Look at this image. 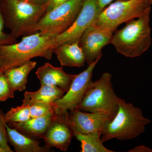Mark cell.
Segmentation results:
<instances>
[{
  "mask_svg": "<svg viewBox=\"0 0 152 152\" xmlns=\"http://www.w3.org/2000/svg\"><path fill=\"white\" fill-rule=\"evenodd\" d=\"M56 36L39 32L24 36L18 43L0 46V72L16 67L36 57L51 59L57 47Z\"/></svg>",
  "mask_w": 152,
  "mask_h": 152,
  "instance_id": "6da1fadb",
  "label": "cell"
},
{
  "mask_svg": "<svg viewBox=\"0 0 152 152\" xmlns=\"http://www.w3.org/2000/svg\"><path fill=\"white\" fill-rule=\"evenodd\" d=\"M118 112L101 132L102 142L113 139L120 141L130 140L138 137L145 130V127L151 123L144 116L140 108L126 102L118 97Z\"/></svg>",
  "mask_w": 152,
  "mask_h": 152,
  "instance_id": "7a4b0ae2",
  "label": "cell"
},
{
  "mask_svg": "<svg viewBox=\"0 0 152 152\" xmlns=\"http://www.w3.org/2000/svg\"><path fill=\"white\" fill-rule=\"evenodd\" d=\"M151 6L137 19L126 22V26L113 35L110 44L117 52L124 56H140L151 47L152 40L150 27Z\"/></svg>",
  "mask_w": 152,
  "mask_h": 152,
  "instance_id": "3957f363",
  "label": "cell"
},
{
  "mask_svg": "<svg viewBox=\"0 0 152 152\" xmlns=\"http://www.w3.org/2000/svg\"><path fill=\"white\" fill-rule=\"evenodd\" d=\"M47 1L36 4L21 0H7L2 13L5 25L15 39L37 33V24L46 12Z\"/></svg>",
  "mask_w": 152,
  "mask_h": 152,
  "instance_id": "277c9868",
  "label": "cell"
},
{
  "mask_svg": "<svg viewBox=\"0 0 152 152\" xmlns=\"http://www.w3.org/2000/svg\"><path fill=\"white\" fill-rule=\"evenodd\" d=\"M112 78L110 73L104 72L99 80L93 81L75 109L91 113L102 112L115 116L118 108V97L114 91Z\"/></svg>",
  "mask_w": 152,
  "mask_h": 152,
  "instance_id": "5b68a950",
  "label": "cell"
},
{
  "mask_svg": "<svg viewBox=\"0 0 152 152\" xmlns=\"http://www.w3.org/2000/svg\"><path fill=\"white\" fill-rule=\"evenodd\" d=\"M84 0H69L54 9L46 12L38 22L36 32L57 36L72 24L81 10Z\"/></svg>",
  "mask_w": 152,
  "mask_h": 152,
  "instance_id": "8992f818",
  "label": "cell"
},
{
  "mask_svg": "<svg viewBox=\"0 0 152 152\" xmlns=\"http://www.w3.org/2000/svg\"><path fill=\"white\" fill-rule=\"evenodd\" d=\"M148 7L142 0L117 1L102 11L95 23L115 31L123 23L140 16Z\"/></svg>",
  "mask_w": 152,
  "mask_h": 152,
  "instance_id": "52a82bcc",
  "label": "cell"
},
{
  "mask_svg": "<svg viewBox=\"0 0 152 152\" xmlns=\"http://www.w3.org/2000/svg\"><path fill=\"white\" fill-rule=\"evenodd\" d=\"M102 56L98 58L88 68L77 75L66 94L54 102L56 113H62L68 110L75 109L81 102L91 83L93 71Z\"/></svg>",
  "mask_w": 152,
  "mask_h": 152,
  "instance_id": "ba28073f",
  "label": "cell"
},
{
  "mask_svg": "<svg viewBox=\"0 0 152 152\" xmlns=\"http://www.w3.org/2000/svg\"><path fill=\"white\" fill-rule=\"evenodd\" d=\"M102 10L97 0H84L81 10L72 24L56 37L57 46L80 40L85 31L94 23Z\"/></svg>",
  "mask_w": 152,
  "mask_h": 152,
  "instance_id": "9c48e42d",
  "label": "cell"
},
{
  "mask_svg": "<svg viewBox=\"0 0 152 152\" xmlns=\"http://www.w3.org/2000/svg\"><path fill=\"white\" fill-rule=\"evenodd\" d=\"M114 31L95 23L85 31L79 40L88 65L102 56L103 48L110 44Z\"/></svg>",
  "mask_w": 152,
  "mask_h": 152,
  "instance_id": "30bf717a",
  "label": "cell"
},
{
  "mask_svg": "<svg viewBox=\"0 0 152 152\" xmlns=\"http://www.w3.org/2000/svg\"><path fill=\"white\" fill-rule=\"evenodd\" d=\"M74 136V129L67 110L62 113L56 114L43 139L48 148L53 147L66 151Z\"/></svg>",
  "mask_w": 152,
  "mask_h": 152,
  "instance_id": "8fae6325",
  "label": "cell"
},
{
  "mask_svg": "<svg viewBox=\"0 0 152 152\" xmlns=\"http://www.w3.org/2000/svg\"><path fill=\"white\" fill-rule=\"evenodd\" d=\"M69 116L74 130L83 134L102 132L113 117L102 112L85 113L77 109L69 110Z\"/></svg>",
  "mask_w": 152,
  "mask_h": 152,
  "instance_id": "7c38bea8",
  "label": "cell"
},
{
  "mask_svg": "<svg viewBox=\"0 0 152 152\" xmlns=\"http://www.w3.org/2000/svg\"><path fill=\"white\" fill-rule=\"evenodd\" d=\"M36 74L41 86L58 87L66 93L77 75L66 73L63 70L62 66L56 67L48 63L38 68Z\"/></svg>",
  "mask_w": 152,
  "mask_h": 152,
  "instance_id": "4fadbf2b",
  "label": "cell"
},
{
  "mask_svg": "<svg viewBox=\"0 0 152 152\" xmlns=\"http://www.w3.org/2000/svg\"><path fill=\"white\" fill-rule=\"evenodd\" d=\"M56 112L30 119L21 123H8L11 127L16 129L20 132L34 139H43L49 125L56 115Z\"/></svg>",
  "mask_w": 152,
  "mask_h": 152,
  "instance_id": "5bb4252c",
  "label": "cell"
},
{
  "mask_svg": "<svg viewBox=\"0 0 152 152\" xmlns=\"http://www.w3.org/2000/svg\"><path fill=\"white\" fill-rule=\"evenodd\" d=\"M53 53L62 66L82 67L86 62V56L79 41L59 45L55 48Z\"/></svg>",
  "mask_w": 152,
  "mask_h": 152,
  "instance_id": "9a60e30c",
  "label": "cell"
},
{
  "mask_svg": "<svg viewBox=\"0 0 152 152\" xmlns=\"http://www.w3.org/2000/svg\"><path fill=\"white\" fill-rule=\"evenodd\" d=\"M8 140L17 152H48L50 148L40 145V142L20 132L16 129L6 125Z\"/></svg>",
  "mask_w": 152,
  "mask_h": 152,
  "instance_id": "2e32d148",
  "label": "cell"
},
{
  "mask_svg": "<svg viewBox=\"0 0 152 152\" xmlns=\"http://www.w3.org/2000/svg\"><path fill=\"white\" fill-rule=\"evenodd\" d=\"M66 93L61 88L56 86H42L38 91L25 93L22 105L31 106L39 104L54 103Z\"/></svg>",
  "mask_w": 152,
  "mask_h": 152,
  "instance_id": "e0dca14e",
  "label": "cell"
},
{
  "mask_svg": "<svg viewBox=\"0 0 152 152\" xmlns=\"http://www.w3.org/2000/svg\"><path fill=\"white\" fill-rule=\"evenodd\" d=\"M37 64L35 61H30L21 65L8 69L4 72L14 91H23L26 90L28 76L35 67Z\"/></svg>",
  "mask_w": 152,
  "mask_h": 152,
  "instance_id": "ac0fdd59",
  "label": "cell"
},
{
  "mask_svg": "<svg viewBox=\"0 0 152 152\" xmlns=\"http://www.w3.org/2000/svg\"><path fill=\"white\" fill-rule=\"evenodd\" d=\"M75 137L81 143V152H114L107 148L101 140V132H95L87 134L74 131Z\"/></svg>",
  "mask_w": 152,
  "mask_h": 152,
  "instance_id": "d6986e66",
  "label": "cell"
},
{
  "mask_svg": "<svg viewBox=\"0 0 152 152\" xmlns=\"http://www.w3.org/2000/svg\"><path fill=\"white\" fill-rule=\"evenodd\" d=\"M29 106L22 105L12 108L4 114L7 124L9 123H21L31 118Z\"/></svg>",
  "mask_w": 152,
  "mask_h": 152,
  "instance_id": "ffe728a7",
  "label": "cell"
},
{
  "mask_svg": "<svg viewBox=\"0 0 152 152\" xmlns=\"http://www.w3.org/2000/svg\"><path fill=\"white\" fill-rule=\"evenodd\" d=\"M14 93L4 72H0V102L13 98Z\"/></svg>",
  "mask_w": 152,
  "mask_h": 152,
  "instance_id": "44dd1931",
  "label": "cell"
},
{
  "mask_svg": "<svg viewBox=\"0 0 152 152\" xmlns=\"http://www.w3.org/2000/svg\"><path fill=\"white\" fill-rule=\"evenodd\" d=\"M31 118L42 116L53 111H55L54 103L39 104L29 106Z\"/></svg>",
  "mask_w": 152,
  "mask_h": 152,
  "instance_id": "7402d4cb",
  "label": "cell"
},
{
  "mask_svg": "<svg viewBox=\"0 0 152 152\" xmlns=\"http://www.w3.org/2000/svg\"><path fill=\"white\" fill-rule=\"evenodd\" d=\"M6 124L4 114L2 111L0 113V146L2 147L6 152H12L13 151L11 149L8 144Z\"/></svg>",
  "mask_w": 152,
  "mask_h": 152,
  "instance_id": "603a6c76",
  "label": "cell"
},
{
  "mask_svg": "<svg viewBox=\"0 0 152 152\" xmlns=\"http://www.w3.org/2000/svg\"><path fill=\"white\" fill-rule=\"evenodd\" d=\"M4 20L0 10V46L16 43V39L12 34H7L4 32Z\"/></svg>",
  "mask_w": 152,
  "mask_h": 152,
  "instance_id": "cb8c5ba5",
  "label": "cell"
},
{
  "mask_svg": "<svg viewBox=\"0 0 152 152\" xmlns=\"http://www.w3.org/2000/svg\"><path fill=\"white\" fill-rule=\"evenodd\" d=\"M69 0H47V2L48 4L47 12L51 10L58 6L68 1Z\"/></svg>",
  "mask_w": 152,
  "mask_h": 152,
  "instance_id": "d4e9b609",
  "label": "cell"
},
{
  "mask_svg": "<svg viewBox=\"0 0 152 152\" xmlns=\"http://www.w3.org/2000/svg\"><path fill=\"white\" fill-rule=\"evenodd\" d=\"M129 152H152V150L148 147L144 145H140L135 147L132 149L128 151Z\"/></svg>",
  "mask_w": 152,
  "mask_h": 152,
  "instance_id": "484cf974",
  "label": "cell"
},
{
  "mask_svg": "<svg viewBox=\"0 0 152 152\" xmlns=\"http://www.w3.org/2000/svg\"><path fill=\"white\" fill-rule=\"evenodd\" d=\"M113 1L114 0H97L100 7L102 10H103L106 6L109 4ZM117 1H126V0H117Z\"/></svg>",
  "mask_w": 152,
  "mask_h": 152,
  "instance_id": "4316f807",
  "label": "cell"
},
{
  "mask_svg": "<svg viewBox=\"0 0 152 152\" xmlns=\"http://www.w3.org/2000/svg\"><path fill=\"white\" fill-rule=\"evenodd\" d=\"M47 1V0H31L30 2L36 4H43Z\"/></svg>",
  "mask_w": 152,
  "mask_h": 152,
  "instance_id": "83f0119b",
  "label": "cell"
},
{
  "mask_svg": "<svg viewBox=\"0 0 152 152\" xmlns=\"http://www.w3.org/2000/svg\"><path fill=\"white\" fill-rule=\"evenodd\" d=\"M146 2L148 5L151 6L152 5V0H146Z\"/></svg>",
  "mask_w": 152,
  "mask_h": 152,
  "instance_id": "f1b7e54d",
  "label": "cell"
},
{
  "mask_svg": "<svg viewBox=\"0 0 152 152\" xmlns=\"http://www.w3.org/2000/svg\"><path fill=\"white\" fill-rule=\"evenodd\" d=\"M0 152H6L5 150L1 146H0Z\"/></svg>",
  "mask_w": 152,
  "mask_h": 152,
  "instance_id": "f546056e",
  "label": "cell"
},
{
  "mask_svg": "<svg viewBox=\"0 0 152 152\" xmlns=\"http://www.w3.org/2000/svg\"><path fill=\"white\" fill-rule=\"evenodd\" d=\"M21 1H24L26 2H30L31 0H21Z\"/></svg>",
  "mask_w": 152,
  "mask_h": 152,
  "instance_id": "4dcf8cb0",
  "label": "cell"
},
{
  "mask_svg": "<svg viewBox=\"0 0 152 152\" xmlns=\"http://www.w3.org/2000/svg\"><path fill=\"white\" fill-rule=\"evenodd\" d=\"M142 1H144V2H145L147 3L146 0H142Z\"/></svg>",
  "mask_w": 152,
  "mask_h": 152,
  "instance_id": "1f68e13d",
  "label": "cell"
},
{
  "mask_svg": "<svg viewBox=\"0 0 152 152\" xmlns=\"http://www.w3.org/2000/svg\"><path fill=\"white\" fill-rule=\"evenodd\" d=\"M1 112H2L1 110V109H0V113H1Z\"/></svg>",
  "mask_w": 152,
  "mask_h": 152,
  "instance_id": "d6a6232c",
  "label": "cell"
}]
</instances>
